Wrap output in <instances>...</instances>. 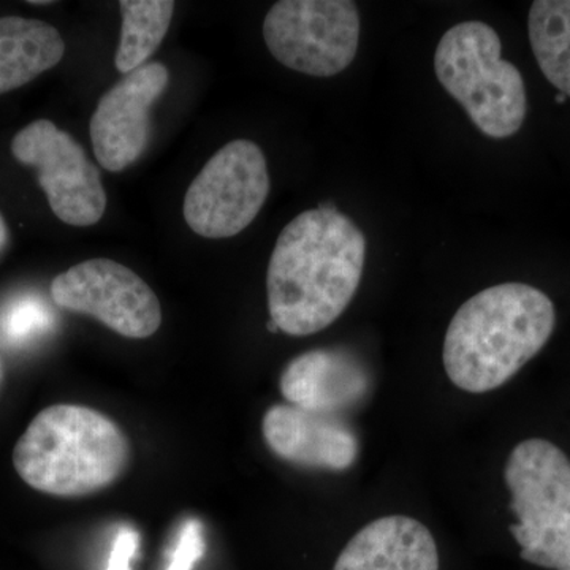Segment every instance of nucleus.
<instances>
[{
    "mask_svg": "<svg viewBox=\"0 0 570 570\" xmlns=\"http://www.w3.org/2000/svg\"><path fill=\"white\" fill-rule=\"evenodd\" d=\"M138 549V534L130 528H122L116 535L107 570H130V560Z\"/></svg>",
    "mask_w": 570,
    "mask_h": 570,
    "instance_id": "obj_19",
    "label": "nucleus"
},
{
    "mask_svg": "<svg viewBox=\"0 0 570 570\" xmlns=\"http://www.w3.org/2000/svg\"><path fill=\"white\" fill-rule=\"evenodd\" d=\"M204 530L197 520H187L179 531L178 542L167 570H193L197 561L204 557Z\"/></svg>",
    "mask_w": 570,
    "mask_h": 570,
    "instance_id": "obj_18",
    "label": "nucleus"
},
{
    "mask_svg": "<svg viewBox=\"0 0 570 570\" xmlns=\"http://www.w3.org/2000/svg\"><path fill=\"white\" fill-rule=\"evenodd\" d=\"M497 31L482 21L453 26L439 41L434 70L445 89L490 138L512 137L527 118V89L513 63L501 56Z\"/></svg>",
    "mask_w": 570,
    "mask_h": 570,
    "instance_id": "obj_4",
    "label": "nucleus"
},
{
    "mask_svg": "<svg viewBox=\"0 0 570 570\" xmlns=\"http://www.w3.org/2000/svg\"><path fill=\"white\" fill-rule=\"evenodd\" d=\"M3 377V370H2V363H0V382H2Z\"/></svg>",
    "mask_w": 570,
    "mask_h": 570,
    "instance_id": "obj_23",
    "label": "nucleus"
},
{
    "mask_svg": "<svg viewBox=\"0 0 570 570\" xmlns=\"http://www.w3.org/2000/svg\"><path fill=\"white\" fill-rule=\"evenodd\" d=\"M532 52L547 80L570 97V0H538L530 18Z\"/></svg>",
    "mask_w": 570,
    "mask_h": 570,
    "instance_id": "obj_15",
    "label": "nucleus"
},
{
    "mask_svg": "<svg viewBox=\"0 0 570 570\" xmlns=\"http://www.w3.org/2000/svg\"><path fill=\"white\" fill-rule=\"evenodd\" d=\"M56 305L86 314L130 340L153 336L163 324V307L137 273L110 258L71 266L51 283Z\"/></svg>",
    "mask_w": 570,
    "mask_h": 570,
    "instance_id": "obj_9",
    "label": "nucleus"
},
{
    "mask_svg": "<svg viewBox=\"0 0 570 570\" xmlns=\"http://www.w3.org/2000/svg\"><path fill=\"white\" fill-rule=\"evenodd\" d=\"M50 324V309L40 299L22 298L10 307L3 321V330L10 340L24 341L45 332Z\"/></svg>",
    "mask_w": 570,
    "mask_h": 570,
    "instance_id": "obj_17",
    "label": "nucleus"
},
{
    "mask_svg": "<svg viewBox=\"0 0 570 570\" xmlns=\"http://www.w3.org/2000/svg\"><path fill=\"white\" fill-rule=\"evenodd\" d=\"M61 33L48 22L0 18V96L36 80L62 61Z\"/></svg>",
    "mask_w": 570,
    "mask_h": 570,
    "instance_id": "obj_14",
    "label": "nucleus"
},
{
    "mask_svg": "<svg viewBox=\"0 0 570 570\" xmlns=\"http://www.w3.org/2000/svg\"><path fill=\"white\" fill-rule=\"evenodd\" d=\"M264 39L287 69L335 77L358 50V9L348 0H281L266 13Z\"/></svg>",
    "mask_w": 570,
    "mask_h": 570,
    "instance_id": "obj_6",
    "label": "nucleus"
},
{
    "mask_svg": "<svg viewBox=\"0 0 570 570\" xmlns=\"http://www.w3.org/2000/svg\"><path fill=\"white\" fill-rule=\"evenodd\" d=\"M365 258V235L330 202L285 225L266 273L269 316L279 332L309 336L343 316Z\"/></svg>",
    "mask_w": 570,
    "mask_h": 570,
    "instance_id": "obj_1",
    "label": "nucleus"
},
{
    "mask_svg": "<svg viewBox=\"0 0 570 570\" xmlns=\"http://www.w3.org/2000/svg\"><path fill=\"white\" fill-rule=\"evenodd\" d=\"M174 0H122L121 41L115 56L116 69L127 75L140 69L167 36L174 18Z\"/></svg>",
    "mask_w": 570,
    "mask_h": 570,
    "instance_id": "obj_16",
    "label": "nucleus"
},
{
    "mask_svg": "<svg viewBox=\"0 0 570 570\" xmlns=\"http://www.w3.org/2000/svg\"><path fill=\"white\" fill-rule=\"evenodd\" d=\"M11 153L18 163L37 168L48 204L62 223L89 227L102 219L107 194L99 168L69 134L39 119L17 134Z\"/></svg>",
    "mask_w": 570,
    "mask_h": 570,
    "instance_id": "obj_8",
    "label": "nucleus"
},
{
    "mask_svg": "<svg viewBox=\"0 0 570 570\" xmlns=\"http://www.w3.org/2000/svg\"><path fill=\"white\" fill-rule=\"evenodd\" d=\"M266 328H268V332H272V333L279 332V328H277V325L275 324V322L272 321V318H269L268 324H266Z\"/></svg>",
    "mask_w": 570,
    "mask_h": 570,
    "instance_id": "obj_21",
    "label": "nucleus"
},
{
    "mask_svg": "<svg viewBox=\"0 0 570 570\" xmlns=\"http://www.w3.org/2000/svg\"><path fill=\"white\" fill-rule=\"evenodd\" d=\"M279 389L292 406L340 417L366 400L371 377L352 352L316 348L288 362Z\"/></svg>",
    "mask_w": 570,
    "mask_h": 570,
    "instance_id": "obj_12",
    "label": "nucleus"
},
{
    "mask_svg": "<svg viewBox=\"0 0 570 570\" xmlns=\"http://www.w3.org/2000/svg\"><path fill=\"white\" fill-rule=\"evenodd\" d=\"M566 100H568V97H566L564 94H560V96L557 97V104H564Z\"/></svg>",
    "mask_w": 570,
    "mask_h": 570,
    "instance_id": "obj_22",
    "label": "nucleus"
},
{
    "mask_svg": "<svg viewBox=\"0 0 570 570\" xmlns=\"http://www.w3.org/2000/svg\"><path fill=\"white\" fill-rule=\"evenodd\" d=\"M333 570H439L436 540L419 520L382 517L348 540Z\"/></svg>",
    "mask_w": 570,
    "mask_h": 570,
    "instance_id": "obj_13",
    "label": "nucleus"
},
{
    "mask_svg": "<svg viewBox=\"0 0 570 570\" xmlns=\"http://www.w3.org/2000/svg\"><path fill=\"white\" fill-rule=\"evenodd\" d=\"M262 434L277 459L296 466L340 472L358 459V439L337 415L275 404L262 419Z\"/></svg>",
    "mask_w": 570,
    "mask_h": 570,
    "instance_id": "obj_11",
    "label": "nucleus"
},
{
    "mask_svg": "<svg viewBox=\"0 0 570 570\" xmlns=\"http://www.w3.org/2000/svg\"><path fill=\"white\" fill-rule=\"evenodd\" d=\"M509 528L521 560L551 570H570V460L546 439H527L510 452L504 469Z\"/></svg>",
    "mask_w": 570,
    "mask_h": 570,
    "instance_id": "obj_5",
    "label": "nucleus"
},
{
    "mask_svg": "<svg viewBox=\"0 0 570 570\" xmlns=\"http://www.w3.org/2000/svg\"><path fill=\"white\" fill-rule=\"evenodd\" d=\"M7 243V227L3 223L2 216H0V249L6 246Z\"/></svg>",
    "mask_w": 570,
    "mask_h": 570,
    "instance_id": "obj_20",
    "label": "nucleus"
},
{
    "mask_svg": "<svg viewBox=\"0 0 570 570\" xmlns=\"http://www.w3.org/2000/svg\"><path fill=\"white\" fill-rule=\"evenodd\" d=\"M170 75L160 62L130 71L105 94L94 111L89 134L97 163L105 170H126L148 148L151 110L164 96Z\"/></svg>",
    "mask_w": 570,
    "mask_h": 570,
    "instance_id": "obj_10",
    "label": "nucleus"
},
{
    "mask_svg": "<svg viewBox=\"0 0 570 570\" xmlns=\"http://www.w3.org/2000/svg\"><path fill=\"white\" fill-rule=\"evenodd\" d=\"M268 194L264 151L253 141L235 140L214 154L190 184L184 219L204 238H232L254 223Z\"/></svg>",
    "mask_w": 570,
    "mask_h": 570,
    "instance_id": "obj_7",
    "label": "nucleus"
},
{
    "mask_svg": "<svg viewBox=\"0 0 570 570\" xmlns=\"http://www.w3.org/2000/svg\"><path fill=\"white\" fill-rule=\"evenodd\" d=\"M557 311L532 285H493L456 311L445 333L442 362L463 392H493L531 362L549 343Z\"/></svg>",
    "mask_w": 570,
    "mask_h": 570,
    "instance_id": "obj_2",
    "label": "nucleus"
},
{
    "mask_svg": "<svg viewBox=\"0 0 570 570\" xmlns=\"http://www.w3.org/2000/svg\"><path fill=\"white\" fill-rule=\"evenodd\" d=\"M129 461V439L121 426L77 404L43 409L13 450V466L29 487L62 498L108 489Z\"/></svg>",
    "mask_w": 570,
    "mask_h": 570,
    "instance_id": "obj_3",
    "label": "nucleus"
}]
</instances>
